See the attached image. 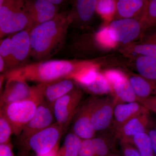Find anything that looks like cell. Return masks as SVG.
<instances>
[{
    "label": "cell",
    "instance_id": "obj_19",
    "mask_svg": "<svg viewBox=\"0 0 156 156\" xmlns=\"http://www.w3.org/2000/svg\"><path fill=\"white\" fill-rule=\"evenodd\" d=\"M146 110L147 109L137 101L116 104L112 131L113 135L115 131L128 120Z\"/></svg>",
    "mask_w": 156,
    "mask_h": 156
},
{
    "label": "cell",
    "instance_id": "obj_10",
    "mask_svg": "<svg viewBox=\"0 0 156 156\" xmlns=\"http://www.w3.org/2000/svg\"><path fill=\"white\" fill-rule=\"evenodd\" d=\"M56 123L52 106L42 100L39 104L34 115L19 135L22 144L32 135Z\"/></svg>",
    "mask_w": 156,
    "mask_h": 156
},
{
    "label": "cell",
    "instance_id": "obj_29",
    "mask_svg": "<svg viewBox=\"0 0 156 156\" xmlns=\"http://www.w3.org/2000/svg\"><path fill=\"white\" fill-rule=\"evenodd\" d=\"M24 1L5 0L0 9V27L15 11L23 8Z\"/></svg>",
    "mask_w": 156,
    "mask_h": 156
},
{
    "label": "cell",
    "instance_id": "obj_38",
    "mask_svg": "<svg viewBox=\"0 0 156 156\" xmlns=\"http://www.w3.org/2000/svg\"><path fill=\"white\" fill-rule=\"evenodd\" d=\"M0 156H16L11 143L0 145Z\"/></svg>",
    "mask_w": 156,
    "mask_h": 156
},
{
    "label": "cell",
    "instance_id": "obj_18",
    "mask_svg": "<svg viewBox=\"0 0 156 156\" xmlns=\"http://www.w3.org/2000/svg\"><path fill=\"white\" fill-rule=\"evenodd\" d=\"M38 85L43 100L52 106L56 100L70 92L76 86L75 82L69 79Z\"/></svg>",
    "mask_w": 156,
    "mask_h": 156
},
{
    "label": "cell",
    "instance_id": "obj_42",
    "mask_svg": "<svg viewBox=\"0 0 156 156\" xmlns=\"http://www.w3.org/2000/svg\"><path fill=\"white\" fill-rule=\"evenodd\" d=\"M49 1L53 4V5H55L59 7V6L61 5L63 3H65L66 1H62V0H49Z\"/></svg>",
    "mask_w": 156,
    "mask_h": 156
},
{
    "label": "cell",
    "instance_id": "obj_13",
    "mask_svg": "<svg viewBox=\"0 0 156 156\" xmlns=\"http://www.w3.org/2000/svg\"><path fill=\"white\" fill-rule=\"evenodd\" d=\"M23 8L31 20L34 27L55 18L59 14V7L49 0L24 1Z\"/></svg>",
    "mask_w": 156,
    "mask_h": 156
},
{
    "label": "cell",
    "instance_id": "obj_4",
    "mask_svg": "<svg viewBox=\"0 0 156 156\" xmlns=\"http://www.w3.org/2000/svg\"><path fill=\"white\" fill-rule=\"evenodd\" d=\"M108 27L112 38L122 46L140 40L148 29L144 21L134 19L113 20Z\"/></svg>",
    "mask_w": 156,
    "mask_h": 156
},
{
    "label": "cell",
    "instance_id": "obj_41",
    "mask_svg": "<svg viewBox=\"0 0 156 156\" xmlns=\"http://www.w3.org/2000/svg\"><path fill=\"white\" fill-rule=\"evenodd\" d=\"M59 148V146H58L48 154L43 155H36V156H58V152Z\"/></svg>",
    "mask_w": 156,
    "mask_h": 156
},
{
    "label": "cell",
    "instance_id": "obj_7",
    "mask_svg": "<svg viewBox=\"0 0 156 156\" xmlns=\"http://www.w3.org/2000/svg\"><path fill=\"white\" fill-rule=\"evenodd\" d=\"M115 102L111 96H95L91 113V122L96 134L112 131Z\"/></svg>",
    "mask_w": 156,
    "mask_h": 156
},
{
    "label": "cell",
    "instance_id": "obj_33",
    "mask_svg": "<svg viewBox=\"0 0 156 156\" xmlns=\"http://www.w3.org/2000/svg\"><path fill=\"white\" fill-rule=\"evenodd\" d=\"M121 156H140L139 151L132 143L120 142Z\"/></svg>",
    "mask_w": 156,
    "mask_h": 156
},
{
    "label": "cell",
    "instance_id": "obj_2",
    "mask_svg": "<svg viewBox=\"0 0 156 156\" xmlns=\"http://www.w3.org/2000/svg\"><path fill=\"white\" fill-rule=\"evenodd\" d=\"M70 25L69 12L66 11L30 29L31 57L37 62L49 60L63 47Z\"/></svg>",
    "mask_w": 156,
    "mask_h": 156
},
{
    "label": "cell",
    "instance_id": "obj_27",
    "mask_svg": "<svg viewBox=\"0 0 156 156\" xmlns=\"http://www.w3.org/2000/svg\"><path fill=\"white\" fill-rule=\"evenodd\" d=\"M116 2L114 0H98L96 13L107 23L114 19L116 11Z\"/></svg>",
    "mask_w": 156,
    "mask_h": 156
},
{
    "label": "cell",
    "instance_id": "obj_39",
    "mask_svg": "<svg viewBox=\"0 0 156 156\" xmlns=\"http://www.w3.org/2000/svg\"><path fill=\"white\" fill-rule=\"evenodd\" d=\"M6 80V73L0 74V100L3 92V86Z\"/></svg>",
    "mask_w": 156,
    "mask_h": 156
},
{
    "label": "cell",
    "instance_id": "obj_5",
    "mask_svg": "<svg viewBox=\"0 0 156 156\" xmlns=\"http://www.w3.org/2000/svg\"><path fill=\"white\" fill-rule=\"evenodd\" d=\"M83 92L76 86L70 92L56 101L52 105L55 122L64 132L70 125L81 104Z\"/></svg>",
    "mask_w": 156,
    "mask_h": 156
},
{
    "label": "cell",
    "instance_id": "obj_8",
    "mask_svg": "<svg viewBox=\"0 0 156 156\" xmlns=\"http://www.w3.org/2000/svg\"><path fill=\"white\" fill-rule=\"evenodd\" d=\"M108 81L111 88V96L115 104L136 101L127 74L119 69H108L101 72Z\"/></svg>",
    "mask_w": 156,
    "mask_h": 156
},
{
    "label": "cell",
    "instance_id": "obj_6",
    "mask_svg": "<svg viewBox=\"0 0 156 156\" xmlns=\"http://www.w3.org/2000/svg\"><path fill=\"white\" fill-rule=\"evenodd\" d=\"M64 133L61 127L55 123L32 135L21 145L36 155L45 154L59 146Z\"/></svg>",
    "mask_w": 156,
    "mask_h": 156
},
{
    "label": "cell",
    "instance_id": "obj_45",
    "mask_svg": "<svg viewBox=\"0 0 156 156\" xmlns=\"http://www.w3.org/2000/svg\"><path fill=\"white\" fill-rule=\"evenodd\" d=\"M154 122H155V123H156V121H154Z\"/></svg>",
    "mask_w": 156,
    "mask_h": 156
},
{
    "label": "cell",
    "instance_id": "obj_28",
    "mask_svg": "<svg viewBox=\"0 0 156 156\" xmlns=\"http://www.w3.org/2000/svg\"><path fill=\"white\" fill-rule=\"evenodd\" d=\"M96 43L104 50H110L118 46L112 38L110 34L108 24L104 26L94 34Z\"/></svg>",
    "mask_w": 156,
    "mask_h": 156
},
{
    "label": "cell",
    "instance_id": "obj_15",
    "mask_svg": "<svg viewBox=\"0 0 156 156\" xmlns=\"http://www.w3.org/2000/svg\"><path fill=\"white\" fill-rule=\"evenodd\" d=\"M97 0H77L74 1L72 8L69 12L71 25L87 29L96 13ZM70 25V26H71Z\"/></svg>",
    "mask_w": 156,
    "mask_h": 156
},
{
    "label": "cell",
    "instance_id": "obj_22",
    "mask_svg": "<svg viewBox=\"0 0 156 156\" xmlns=\"http://www.w3.org/2000/svg\"><path fill=\"white\" fill-rule=\"evenodd\" d=\"M134 57V66L138 74L156 83V58L138 55Z\"/></svg>",
    "mask_w": 156,
    "mask_h": 156
},
{
    "label": "cell",
    "instance_id": "obj_37",
    "mask_svg": "<svg viewBox=\"0 0 156 156\" xmlns=\"http://www.w3.org/2000/svg\"><path fill=\"white\" fill-rule=\"evenodd\" d=\"M147 133L150 138L154 154L155 156H156V124L154 120Z\"/></svg>",
    "mask_w": 156,
    "mask_h": 156
},
{
    "label": "cell",
    "instance_id": "obj_20",
    "mask_svg": "<svg viewBox=\"0 0 156 156\" xmlns=\"http://www.w3.org/2000/svg\"><path fill=\"white\" fill-rule=\"evenodd\" d=\"M33 27V24L23 7L14 12L0 27V39L8 35L14 34Z\"/></svg>",
    "mask_w": 156,
    "mask_h": 156
},
{
    "label": "cell",
    "instance_id": "obj_23",
    "mask_svg": "<svg viewBox=\"0 0 156 156\" xmlns=\"http://www.w3.org/2000/svg\"><path fill=\"white\" fill-rule=\"evenodd\" d=\"M121 53L128 54L134 53L136 55L156 58V44L151 43H140L131 44L122 46Z\"/></svg>",
    "mask_w": 156,
    "mask_h": 156
},
{
    "label": "cell",
    "instance_id": "obj_32",
    "mask_svg": "<svg viewBox=\"0 0 156 156\" xmlns=\"http://www.w3.org/2000/svg\"><path fill=\"white\" fill-rule=\"evenodd\" d=\"M144 22L147 28L156 25V0H149Z\"/></svg>",
    "mask_w": 156,
    "mask_h": 156
},
{
    "label": "cell",
    "instance_id": "obj_17",
    "mask_svg": "<svg viewBox=\"0 0 156 156\" xmlns=\"http://www.w3.org/2000/svg\"><path fill=\"white\" fill-rule=\"evenodd\" d=\"M148 0H118L114 19H134L144 21Z\"/></svg>",
    "mask_w": 156,
    "mask_h": 156
},
{
    "label": "cell",
    "instance_id": "obj_11",
    "mask_svg": "<svg viewBox=\"0 0 156 156\" xmlns=\"http://www.w3.org/2000/svg\"><path fill=\"white\" fill-rule=\"evenodd\" d=\"M5 82L0 100L2 106L27 99L34 92V86L30 87L26 81L19 78L6 74Z\"/></svg>",
    "mask_w": 156,
    "mask_h": 156
},
{
    "label": "cell",
    "instance_id": "obj_43",
    "mask_svg": "<svg viewBox=\"0 0 156 156\" xmlns=\"http://www.w3.org/2000/svg\"><path fill=\"white\" fill-rule=\"evenodd\" d=\"M109 156H121V155L115 152H114L112 153Z\"/></svg>",
    "mask_w": 156,
    "mask_h": 156
},
{
    "label": "cell",
    "instance_id": "obj_36",
    "mask_svg": "<svg viewBox=\"0 0 156 156\" xmlns=\"http://www.w3.org/2000/svg\"><path fill=\"white\" fill-rule=\"evenodd\" d=\"M140 40V43H151L156 44V25L148 29Z\"/></svg>",
    "mask_w": 156,
    "mask_h": 156
},
{
    "label": "cell",
    "instance_id": "obj_34",
    "mask_svg": "<svg viewBox=\"0 0 156 156\" xmlns=\"http://www.w3.org/2000/svg\"><path fill=\"white\" fill-rule=\"evenodd\" d=\"M78 156H95L92 139L82 140Z\"/></svg>",
    "mask_w": 156,
    "mask_h": 156
},
{
    "label": "cell",
    "instance_id": "obj_35",
    "mask_svg": "<svg viewBox=\"0 0 156 156\" xmlns=\"http://www.w3.org/2000/svg\"><path fill=\"white\" fill-rule=\"evenodd\" d=\"M136 101L142 104L150 112L156 114V95L143 99H137Z\"/></svg>",
    "mask_w": 156,
    "mask_h": 156
},
{
    "label": "cell",
    "instance_id": "obj_9",
    "mask_svg": "<svg viewBox=\"0 0 156 156\" xmlns=\"http://www.w3.org/2000/svg\"><path fill=\"white\" fill-rule=\"evenodd\" d=\"M95 97L92 96L81 103L71 123V132L82 140L91 139L96 136L91 122V113Z\"/></svg>",
    "mask_w": 156,
    "mask_h": 156
},
{
    "label": "cell",
    "instance_id": "obj_24",
    "mask_svg": "<svg viewBox=\"0 0 156 156\" xmlns=\"http://www.w3.org/2000/svg\"><path fill=\"white\" fill-rule=\"evenodd\" d=\"M107 133L96 136L92 138L95 156H109L115 152L113 141Z\"/></svg>",
    "mask_w": 156,
    "mask_h": 156
},
{
    "label": "cell",
    "instance_id": "obj_16",
    "mask_svg": "<svg viewBox=\"0 0 156 156\" xmlns=\"http://www.w3.org/2000/svg\"><path fill=\"white\" fill-rule=\"evenodd\" d=\"M30 31V29L25 30L11 36L13 69L29 63L31 57Z\"/></svg>",
    "mask_w": 156,
    "mask_h": 156
},
{
    "label": "cell",
    "instance_id": "obj_44",
    "mask_svg": "<svg viewBox=\"0 0 156 156\" xmlns=\"http://www.w3.org/2000/svg\"><path fill=\"white\" fill-rule=\"evenodd\" d=\"M5 0H0V9H1V7H2V6L3 5V4L5 3Z\"/></svg>",
    "mask_w": 156,
    "mask_h": 156
},
{
    "label": "cell",
    "instance_id": "obj_31",
    "mask_svg": "<svg viewBox=\"0 0 156 156\" xmlns=\"http://www.w3.org/2000/svg\"><path fill=\"white\" fill-rule=\"evenodd\" d=\"M13 131L4 112L2 107L0 105V145L11 143Z\"/></svg>",
    "mask_w": 156,
    "mask_h": 156
},
{
    "label": "cell",
    "instance_id": "obj_12",
    "mask_svg": "<svg viewBox=\"0 0 156 156\" xmlns=\"http://www.w3.org/2000/svg\"><path fill=\"white\" fill-rule=\"evenodd\" d=\"M74 82L93 96L110 94L109 83L102 73L99 71V69L88 70L78 77Z\"/></svg>",
    "mask_w": 156,
    "mask_h": 156
},
{
    "label": "cell",
    "instance_id": "obj_1",
    "mask_svg": "<svg viewBox=\"0 0 156 156\" xmlns=\"http://www.w3.org/2000/svg\"><path fill=\"white\" fill-rule=\"evenodd\" d=\"M54 59L28 63L6 73L7 75L38 84L72 79L73 80L82 73L92 68H99L101 60Z\"/></svg>",
    "mask_w": 156,
    "mask_h": 156
},
{
    "label": "cell",
    "instance_id": "obj_30",
    "mask_svg": "<svg viewBox=\"0 0 156 156\" xmlns=\"http://www.w3.org/2000/svg\"><path fill=\"white\" fill-rule=\"evenodd\" d=\"M0 56L5 62L8 71L14 69L11 36L0 39Z\"/></svg>",
    "mask_w": 156,
    "mask_h": 156
},
{
    "label": "cell",
    "instance_id": "obj_3",
    "mask_svg": "<svg viewBox=\"0 0 156 156\" xmlns=\"http://www.w3.org/2000/svg\"><path fill=\"white\" fill-rule=\"evenodd\" d=\"M34 87V92L30 97L2 106L13 134L16 136H19L23 128L33 118L39 104L43 99L38 85Z\"/></svg>",
    "mask_w": 156,
    "mask_h": 156
},
{
    "label": "cell",
    "instance_id": "obj_25",
    "mask_svg": "<svg viewBox=\"0 0 156 156\" xmlns=\"http://www.w3.org/2000/svg\"><path fill=\"white\" fill-rule=\"evenodd\" d=\"M82 140L70 131L65 137L64 142L59 148L58 156H78Z\"/></svg>",
    "mask_w": 156,
    "mask_h": 156
},
{
    "label": "cell",
    "instance_id": "obj_26",
    "mask_svg": "<svg viewBox=\"0 0 156 156\" xmlns=\"http://www.w3.org/2000/svg\"><path fill=\"white\" fill-rule=\"evenodd\" d=\"M126 142L132 143L140 156H155L150 138L147 133L136 134Z\"/></svg>",
    "mask_w": 156,
    "mask_h": 156
},
{
    "label": "cell",
    "instance_id": "obj_14",
    "mask_svg": "<svg viewBox=\"0 0 156 156\" xmlns=\"http://www.w3.org/2000/svg\"><path fill=\"white\" fill-rule=\"evenodd\" d=\"M153 120L148 110L133 117L113 133L115 139L126 142L136 134L147 133Z\"/></svg>",
    "mask_w": 156,
    "mask_h": 156
},
{
    "label": "cell",
    "instance_id": "obj_21",
    "mask_svg": "<svg viewBox=\"0 0 156 156\" xmlns=\"http://www.w3.org/2000/svg\"><path fill=\"white\" fill-rule=\"evenodd\" d=\"M127 75L137 99L156 95V83L148 80L138 74H127Z\"/></svg>",
    "mask_w": 156,
    "mask_h": 156
},
{
    "label": "cell",
    "instance_id": "obj_40",
    "mask_svg": "<svg viewBox=\"0 0 156 156\" xmlns=\"http://www.w3.org/2000/svg\"><path fill=\"white\" fill-rule=\"evenodd\" d=\"M8 71V68L7 67L5 62L2 58V56H0V74Z\"/></svg>",
    "mask_w": 156,
    "mask_h": 156
}]
</instances>
